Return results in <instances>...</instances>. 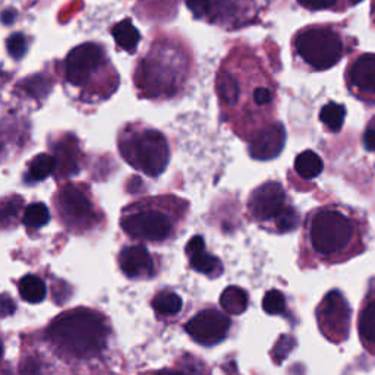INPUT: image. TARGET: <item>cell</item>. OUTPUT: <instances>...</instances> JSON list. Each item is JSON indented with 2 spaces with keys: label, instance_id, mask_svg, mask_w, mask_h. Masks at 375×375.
I'll list each match as a JSON object with an SVG mask.
<instances>
[{
  "label": "cell",
  "instance_id": "obj_16",
  "mask_svg": "<svg viewBox=\"0 0 375 375\" xmlns=\"http://www.w3.org/2000/svg\"><path fill=\"white\" fill-rule=\"evenodd\" d=\"M56 169L59 170L61 176H72L75 173H78V147L76 142L69 138V139H62L56 146Z\"/></svg>",
  "mask_w": 375,
  "mask_h": 375
},
{
  "label": "cell",
  "instance_id": "obj_23",
  "mask_svg": "<svg viewBox=\"0 0 375 375\" xmlns=\"http://www.w3.org/2000/svg\"><path fill=\"white\" fill-rule=\"evenodd\" d=\"M346 118V109L343 104H337L334 101L326 104L320 111V121L333 132L341 129Z\"/></svg>",
  "mask_w": 375,
  "mask_h": 375
},
{
  "label": "cell",
  "instance_id": "obj_31",
  "mask_svg": "<svg viewBox=\"0 0 375 375\" xmlns=\"http://www.w3.org/2000/svg\"><path fill=\"white\" fill-rule=\"evenodd\" d=\"M8 53L14 57V59H21L26 53V39L22 34H12L8 39Z\"/></svg>",
  "mask_w": 375,
  "mask_h": 375
},
{
  "label": "cell",
  "instance_id": "obj_3",
  "mask_svg": "<svg viewBox=\"0 0 375 375\" xmlns=\"http://www.w3.org/2000/svg\"><path fill=\"white\" fill-rule=\"evenodd\" d=\"M124 159L149 176H159L169 163V146L166 138L153 129L136 131L121 141Z\"/></svg>",
  "mask_w": 375,
  "mask_h": 375
},
{
  "label": "cell",
  "instance_id": "obj_38",
  "mask_svg": "<svg viewBox=\"0 0 375 375\" xmlns=\"http://www.w3.org/2000/svg\"><path fill=\"white\" fill-rule=\"evenodd\" d=\"M154 375H181V374L175 372V371H161V372H157Z\"/></svg>",
  "mask_w": 375,
  "mask_h": 375
},
{
  "label": "cell",
  "instance_id": "obj_5",
  "mask_svg": "<svg viewBox=\"0 0 375 375\" xmlns=\"http://www.w3.org/2000/svg\"><path fill=\"white\" fill-rule=\"evenodd\" d=\"M309 236L316 252L321 255H333L351 244L354 224L339 210L324 209L312 217Z\"/></svg>",
  "mask_w": 375,
  "mask_h": 375
},
{
  "label": "cell",
  "instance_id": "obj_1",
  "mask_svg": "<svg viewBox=\"0 0 375 375\" xmlns=\"http://www.w3.org/2000/svg\"><path fill=\"white\" fill-rule=\"evenodd\" d=\"M57 349L74 358L99 355L106 346L107 327L100 315L86 309H74L56 319L47 331Z\"/></svg>",
  "mask_w": 375,
  "mask_h": 375
},
{
  "label": "cell",
  "instance_id": "obj_39",
  "mask_svg": "<svg viewBox=\"0 0 375 375\" xmlns=\"http://www.w3.org/2000/svg\"><path fill=\"white\" fill-rule=\"evenodd\" d=\"M2 356H4V346L0 343V361H2Z\"/></svg>",
  "mask_w": 375,
  "mask_h": 375
},
{
  "label": "cell",
  "instance_id": "obj_22",
  "mask_svg": "<svg viewBox=\"0 0 375 375\" xmlns=\"http://www.w3.org/2000/svg\"><path fill=\"white\" fill-rule=\"evenodd\" d=\"M220 305L229 314L239 315L248 308V295L238 286H229L220 296Z\"/></svg>",
  "mask_w": 375,
  "mask_h": 375
},
{
  "label": "cell",
  "instance_id": "obj_34",
  "mask_svg": "<svg viewBox=\"0 0 375 375\" xmlns=\"http://www.w3.org/2000/svg\"><path fill=\"white\" fill-rule=\"evenodd\" d=\"M298 2L308 8V9H314V11H319V9H327L331 8L337 0H298Z\"/></svg>",
  "mask_w": 375,
  "mask_h": 375
},
{
  "label": "cell",
  "instance_id": "obj_40",
  "mask_svg": "<svg viewBox=\"0 0 375 375\" xmlns=\"http://www.w3.org/2000/svg\"><path fill=\"white\" fill-rule=\"evenodd\" d=\"M351 2H352V4H359L361 0H351Z\"/></svg>",
  "mask_w": 375,
  "mask_h": 375
},
{
  "label": "cell",
  "instance_id": "obj_6",
  "mask_svg": "<svg viewBox=\"0 0 375 375\" xmlns=\"http://www.w3.org/2000/svg\"><path fill=\"white\" fill-rule=\"evenodd\" d=\"M316 319H319L320 330L329 340L340 343L348 339L351 330V308L340 292L331 291L326 295L316 309Z\"/></svg>",
  "mask_w": 375,
  "mask_h": 375
},
{
  "label": "cell",
  "instance_id": "obj_8",
  "mask_svg": "<svg viewBox=\"0 0 375 375\" xmlns=\"http://www.w3.org/2000/svg\"><path fill=\"white\" fill-rule=\"evenodd\" d=\"M125 234L142 241H163L171 234L170 220L159 211H141L122 220Z\"/></svg>",
  "mask_w": 375,
  "mask_h": 375
},
{
  "label": "cell",
  "instance_id": "obj_11",
  "mask_svg": "<svg viewBox=\"0 0 375 375\" xmlns=\"http://www.w3.org/2000/svg\"><path fill=\"white\" fill-rule=\"evenodd\" d=\"M59 211L69 224H82L93 217L90 199L72 185L65 186L59 194Z\"/></svg>",
  "mask_w": 375,
  "mask_h": 375
},
{
  "label": "cell",
  "instance_id": "obj_15",
  "mask_svg": "<svg viewBox=\"0 0 375 375\" xmlns=\"http://www.w3.org/2000/svg\"><path fill=\"white\" fill-rule=\"evenodd\" d=\"M186 255L189 258L191 267L207 276H219L223 270L220 259L207 254L204 239L201 236H194L186 245Z\"/></svg>",
  "mask_w": 375,
  "mask_h": 375
},
{
  "label": "cell",
  "instance_id": "obj_28",
  "mask_svg": "<svg viewBox=\"0 0 375 375\" xmlns=\"http://www.w3.org/2000/svg\"><path fill=\"white\" fill-rule=\"evenodd\" d=\"M276 227L280 230V232H291V230H295L299 224V214L296 213L295 209L286 207L276 219Z\"/></svg>",
  "mask_w": 375,
  "mask_h": 375
},
{
  "label": "cell",
  "instance_id": "obj_2",
  "mask_svg": "<svg viewBox=\"0 0 375 375\" xmlns=\"http://www.w3.org/2000/svg\"><path fill=\"white\" fill-rule=\"evenodd\" d=\"M184 56L170 46H156L138 66L136 82L149 97L173 96L185 78Z\"/></svg>",
  "mask_w": 375,
  "mask_h": 375
},
{
  "label": "cell",
  "instance_id": "obj_35",
  "mask_svg": "<svg viewBox=\"0 0 375 375\" xmlns=\"http://www.w3.org/2000/svg\"><path fill=\"white\" fill-rule=\"evenodd\" d=\"M19 209H21L19 201L18 203L16 199L6 201V203L0 207V219H14V216H16V211H19Z\"/></svg>",
  "mask_w": 375,
  "mask_h": 375
},
{
  "label": "cell",
  "instance_id": "obj_14",
  "mask_svg": "<svg viewBox=\"0 0 375 375\" xmlns=\"http://www.w3.org/2000/svg\"><path fill=\"white\" fill-rule=\"evenodd\" d=\"M348 78L351 86L365 96H375V54H362L351 65Z\"/></svg>",
  "mask_w": 375,
  "mask_h": 375
},
{
  "label": "cell",
  "instance_id": "obj_29",
  "mask_svg": "<svg viewBox=\"0 0 375 375\" xmlns=\"http://www.w3.org/2000/svg\"><path fill=\"white\" fill-rule=\"evenodd\" d=\"M295 348V339L289 334H283L279 337V340L274 344V349L271 352L276 364H281L289 354L294 351Z\"/></svg>",
  "mask_w": 375,
  "mask_h": 375
},
{
  "label": "cell",
  "instance_id": "obj_21",
  "mask_svg": "<svg viewBox=\"0 0 375 375\" xmlns=\"http://www.w3.org/2000/svg\"><path fill=\"white\" fill-rule=\"evenodd\" d=\"M217 93H219V99L221 100V103L224 106H229V107L236 106V103L239 100L241 89H239L238 81L235 79V76L232 74H229L224 71L219 75Z\"/></svg>",
  "mask_w": 375,
  "mask_h": 375
},
{
  "label": "cell",
  "instance_id": "obj_12",
  "mask_svg": "<svg viewBox=\"0 0 375 375\" xmlns=\"http://www.w3.org/2000/svg\"><path fill=\"white\" fill-rule=\"evenodd\" d=\"M286 132L281 124H273L259 131L249 144V154L256 160H271L284 147Z\"/></svg>",
  "mask_w": 375,
  "mask_h": 375
},
{
  "label": "cell",
  "instance_id": "obj_33",
  "mask_svg": "<svg viewBox=\"0 0 375 375\" xmlns=\"http://www.w3.org/2000/svg\"><path fill=\"white\" fill-rule=\"evenodd\" d=\"M252 100L256 106H267L273 101V93L267 86H258V89L254 91Z\"/></svg>",
  "mask_w": 375,
  "mask_h": 375
},
{
  "label": "cell",
  "instance_id": "obj_19",
  "mask_svg": "<svg viewBox=\"0 0 375 375\" xmlns=\"http://www.w3.org/2000/svg\"><path fill=\"white\" fill-rule=\"evenodd\" d=\"M46 284L37 276H25L19 281V295L28 304H40L46 298Z\"/></svg>",
  "mask_w": 375,
  "mask_h": 375
},
{
  "label": "cell",
  "instance_id": "obj_37",
  "mask_svg": "<svg viewBox=\"0 0 375 375\" xmlns=\"http://www.w3.org/2000/svg\"><path fill=\"white\" fill-rule=\"evenodd\" d=\"M364 144L368 151L375 153V119L368 125L365 135H364Z\"/></svg>",
  "mask_w": 375,
  "mask_h": 375
},
{
  "label": "cell",
  "instance_id": "obj_26",
  "mask_svg": "<svg viewBox=\"0 0 375 375\" xmlns=\"http://www.w3.org/2000/svg\"><path fill=\"white\" fill-rule=\"evenodd\" d=\"M50 221L49 209L41 203H34L28 206L24 213V224L31 229H39Z\"/></svg>",
  "mask_w": 375,
  "mask_h": 375
},
{
  "label": "cell",
  "instance_id": "obj_18",
  "mask_svg": "<svg viewBox=\"0 0 375 375\" xmlns=\"http://www.w3.org/2000/svg\"><path fill=\"white\" fill-rule=\"evenodd\" d=\"M111 34L114 40H116L118 46L128 53H132L139 43V33L129 19H125L114 25L111 28Z\"/></svg>",
  "mask_w": 375,
  "mask_h": 375
},
{
  "label": "cell",
  "instance_id": "obj_20",
  "mask_svg": "<svg viewBox=\"0 0 375 375\" xmlns=\"http://www.w3.org/2000/svg\"><path fill=\"white\" fill-rule=\"evenodd\" d=\"M323 160L314 151H304L295 160V170L302 179H314L323 171Z\"/></svg>",
  "mask_w": 375,
  "mask_h": 375
},
{
  "label": "cell",
  "instance_id": "obj_9",
  "mask_svg": "<svg viewBox=\"0 0 375 375\" xmlns=\"http://www.w3.org/2000/svg\"><path fill=\"white\" fill-rule=\"evenodd\" d=\"M230 329V320L219 311L207 309L196 314L186 324V331L196 343L211 346L221 341Z\"/></svg>",
  "mask_w": 375,
  "mask_h": 375
},
{
  "label": "cell",
  "instance_id": "obj_25",
  "mask_svg": "<svg viewBox=\"0 0 375 375\" xmlns=\"http://www.w3.org/2000/svg\"><path fill=\"white\" fill-rule=\"evenodd\" d=\"M153 306L160 315H176L182 308V299L175 292L166 291L154 298Z\"/></svg>",
  "mask_w": 375,
  "mask_h": 375
},
{
  "label": "cell",
  "instance_id": "obj_17",
  "mask_svg": "<svg viewBox=\"0 0 375 375\" xmlns=\"http://www.w3.org/2000/svg\"><path fill=\"white\" fill-rule=\"evenodd\" d=\"M359 334L366 348L375 352V299L369 301L359 315Z\"/></svg>",
  "mask_w": 375,
  "mask_h": 375
},
{
  "label": "cell",
  "instance_id": "obj_32",
  "mask_svg": "<svg viewBox=\"0 0 375 375\" xmlns=\"http://www.w3.org/2000/svg\"><path fill=\"white\" fill-rule=\"evenodd\" d=\"M186 5L196 18H203L211 11V0H186Z\"/></svg>",
  "mask_w": 375,
  "mask_h": 375
},
{
  "label": "cell",
  "instance_id": "obj_4",
  "mask_svg": "<svg viewBox=\"0 0 375 375\" xmlns=\"http://www.w3.org/2000/svg\"><path fill=\"white\" fill-rule=\"evenodd\" d=\"M296 51L314 69H329L343 56L340 36L327 26H312L301 31L295 39Z\"/></svg>",
  "mask_w": 375,
  "mask_h": 375
},
{
  "label": "cell",
  "instance_id": "obj_10",
  "mask_svg": "<svg viewBox=\"0 0 375 375\" xmlns=\"http://www.w3.org/2000/svg\"><path fill=\"white\" fill-rule=\"evenodd\" d=\"M248 206L256 220L276 219L287 207L284 189L280 184L267 182L252 192Z\"/></svg>",
  "mask_w": 375,
  "mask_h": 375
},
{
  "label": "cell",
  "instance_id": "obj_36",
  "mask_svg": "<svg viewBox=\"0 0 375 375\" xmlns=\"http://www.w3.org/2000/svg\"><path fill=\"white\" fill-rule=\"evenodd\" d=\"M16 311V305L14 302V299L8 295H0V316H9L12 314H15Z\"/></svg>",
  "mask_w": 375,
  "mask_h": 375
},
{
  "label": "cell",
  "instance_id": "obj_24",
  "mask_svg": "<svg viewBox=\"0 0 375 375\" xmlns=\"http://www.w3.org/2000/svg\"><path fill=\"white\" fill-rule=\"evenodd\" d=\"M56 170V159L50 154H40L30 163V179L44 181Z\"/></svg>",
  "mask_w": 375,
  "mask_h": 375
},
{
  "label": "cell",
  "instance_id": "obj_27",
  "mask_svg": "<svg viewBox=\"0 0 375 375\" xmlns=\"http://www.w3.org/2000/svg\"><path fill=\"white\" fill-rule=\"evenodd\" d=\"M263 308L270 315H280L286 311L284 295L279 291H269L263 299Z\"/></svg>",
  "mask_w": 375,
  "mask_h": 375
},
{
  "label": "cell",
  "instance_id": "obj_13",
  "mask_svg": "<svg viewBox=\"0 0 375 375\" xmlns=\"http://www.w3.org/2000/svg\"><path fill=\"white\" fill-rule=\"evenodd\" d=\"M121 270L129 279L150 277L154 271L153 258L149 249L142 245H134L125 248L119 255Z\"/></svg>",
  "mask_w": 375,
  "mask_h": 375
},
{
  "label": "cell",
  "instance_id": "obj_7",
  "mask_svg": "<svg viewBox=\"0 0 375 375\" xmlns=\"http://www.w3.org/2000/svg\"><path fill=\"white\" fill-rule=\"evenodd\" d=\"M106 64V53L96 43L75 47L65 61V78L74 86H84Z\"/></svg>",
  "mask_w": 375,
  "mask_h": 375
},
{
  "label": "cell",
  "instance_id": "obj_30",
  "mask_svg": "<svg viewBox=\"0 0 375 375\" xmlns=\"http://www.w3.org/2000/svg\"><path fill=\"white\" fill-rule=\"evenodd\" d=\"M22 86L25 89V91L28 94L31 96H36V97H40V96H46L49 91H50V82L41 76V75H37V76H33L30 79H25Z\"/></svg>",
  "mask_w": 375,
  "mask_h": 375
}]
</instances>
